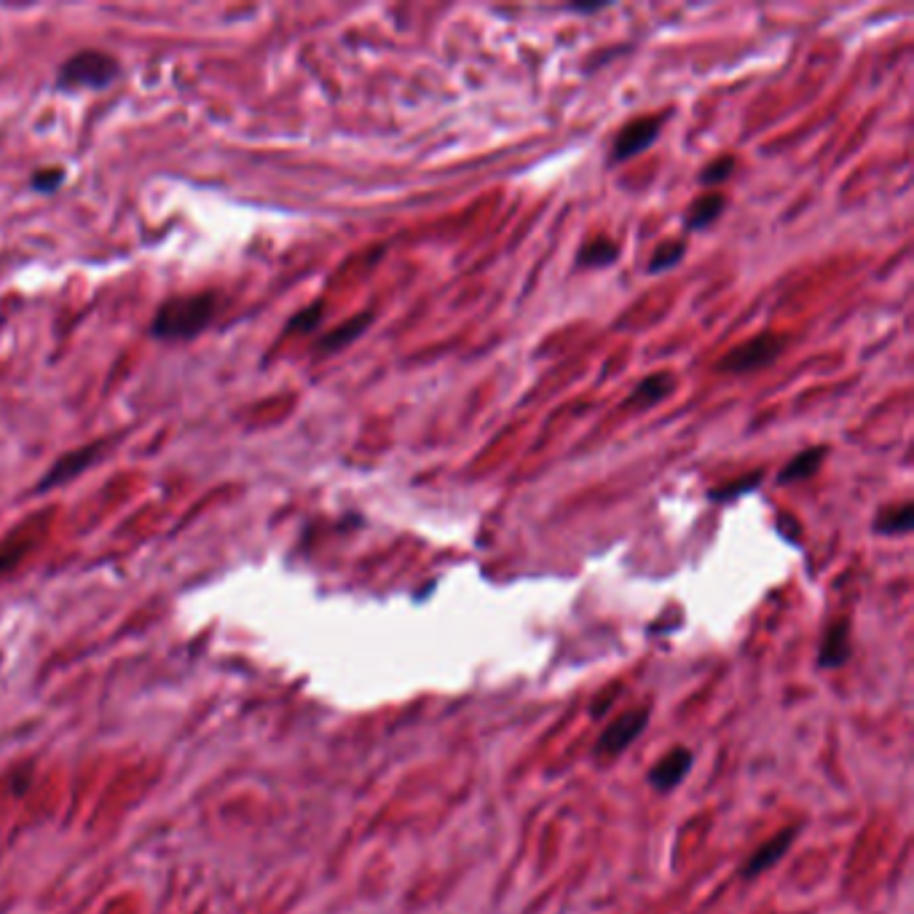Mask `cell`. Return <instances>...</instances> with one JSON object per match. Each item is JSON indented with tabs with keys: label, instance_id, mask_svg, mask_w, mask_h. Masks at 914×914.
Instances as JSON below:
<instances>
[{
	"label": "cell",
	"instance_id": "cell-17",
	"mask_svg": "<svg viewBox=\"0 0 914 914\" xmlns=\"http://www.w3.org/2000/svg\"><path fill=\"white\" fill-rule=\"evenodd\" d=\"M759 483H762V472H754V475H748V478L732 480L730 486L713 488L711 499H716V502H730V499H738V496L748 494V491H754Z\"/></svg>",
	"mask_w": 914,
	"mask_h": 914
},
{
	"label": "cell",
	"instance_id": "cell-11",
	"mask_svg": "<svg viewBox=\"0 0 914 914\" xmlns=\"http://www.w3.org/2000/svg\"><path fill=\"white\" fill-rule=\"evenodd\" d=\"M724 204L727 202H724L722 193H703V196H697L687 210V228H692V231L708 228L713 220L722 215Z\"/></svg>",
	"mask_w": 914,
	"mask_h": 914
},
{
	"label": "cell",
	"instance_id": "cell-16",
	"mask_svg": "<svg viewBox=\"0 0 914 914\" xmlns=\"http://www.w3.org/2000/svg\"><path fill=\"white\" fill-rule=\"evenodd\" d=\"M687 252V244L684 239H671V242H663L652 255V263H649V271L652 274H660V271H671L676 263L681 260V255Z\"/></svg>",
	"mask_w": 914,
	"mask_h": 914
},
{
	"label": "cell",
	"instance_id": "cell-10",
	"mask_svg": "<svg viewBox=\"0 0 914 914\" xmlns=\"http://www.w3.org/2000/svg\"><path fill=\"white\" fill-rule=\"evenodd\" d=\"M850 657V636H847V622H837L826 630L821 644V665L823 668H842Z\"/></svg>",
	"mask_w": 914,
	"mask_h": 914
},
{
	"label": "cell",
	"instance_id": "cell-8",
	"mask_svg": "<svg viewBox=\"0 0 914 914\" xmlns=\"http://www.w3.org/2000/svg\"><path fill=\"white\" fill-rule=\"evenodd\" d=\"M97 451H100V443H97V445H84V448H78V451L65 453V456H62V459H59V462L54 464V467H51V470L46 472V475H43V480L38 483V488H35V491L41 494V491H46V488L62 486V483H68V480H73L78 475V472H84L86 464H92L94 459H97Z\"/></svg>",
	"mask_w": 914,
	"mask_h": 914
},
{
	"label": "cell",
	"instance_id": "cell-18",
	"mask_svg": "<svg viewBox=\"0 0 914 914\" xmlns=\"http://www.w3.org/2000/svg\"><path fill=\"white\" fill-rule=\"evenodd\" d=\"M732 169H735V159H732V156H719V159H713L711 164L703 169L700 180H703V185H719L732 175Z\"/></svg>",
	"mask_w": 914,
	"mask_h": 914
},
{
	"label": "cell",
	"instance_id": "cell-6",
	"mask_svg": "<svg viewBox=\"0 0 914 914\" xmlns=\"http://www.w3.org/2000/svg\"><path fill=\"white\" fill-rule=\"evenodd\" d=\"M797 834H799V826H791V829L778 831L775 837L767 839V842L756 850L754 856L746 861V866H743V877L754 880V877L764 874L767 869H772V866L778 864L780 858L789 853L791 845H794V839H797Z\"/></svg>",
	"mask_w": 914,
	"mask_h": 914
},
{
	"label": "cell",
	"instance_id": "cell-13",
	"mask_svg": "<svg viewBox=\"0 0 914 914\" xmlns=\"http://www.w3.org/2000/svg\"><path fill=\"white\" fill-rule=\"evenodd\" d=\"M912 526H914V507L909 502L882 510V515L877 518V523H874V529L880 531V534H888V537H901V534H909Z\"/></svg>",
	"mask_w": 914,
	"mask_h": 914
},
{
	"label": "cell",
	"instance_id": "cell-5",
	"mask_svg": "<svg viewBox=\"0 0 914 914\" xmlns=\"http://www.w3.org/2000/svg\"><path fill=\"white\" fill-rule=\"evenodd\" d=\"M660 126H663V118L657 116H644L625 124V129H622L620 135H617V140H614L612 159L628 161L633 159L636 153L646 151L649 145L655 143L657 135H660Z\"/></svg>",
	"mask_w": 914,
	"mask_h": 914
},
{
	"label": "cell",
	"instance_id": "cell-14",
	"mask_svg": "<svg viewBox=\"0 0 914 914\" xmlns=\"http://www.w3.org/2000/svg\"><path fill=\"white\" fill-rule=\"evenodd\" d=\"M370 319H373V314H360V317H354V319H349V322H344L341 328L330 330L328 336L319 341V349H325V352L344 349V346L352 344L354 338H360L362 333L368 330Z\"/></svg>",
	"mask_w": 914,
	"mask_h": 914
},
{
	"label": "cell",
	"instance_id": "cell-20",
	"mask_svg": "<svg viewBox=\"0 0 914 914\" xmlns=\"http://www.w3.org/2000/svg\"><path fill=\"white\" fill-rule=\"evenodd\" d=\"M322 311H325L322 303H311L309 309H303L301 314H295V317L290 319V330H303V333H309V330L317 328V322L322 319Z\"/></svg>",
	"mask_w": 914,
	"mask_h": 914
},
{
	"label": "cell",
	"instance_id": "cell-1",
	"mask_svg": "<svg viewBox=\"0 0 914 914\" xmlns=\"http://www.w3.org/2000/svg\"><path fill=\"white\" fill-rule=\"evenodd\" d=\"M218 311V295L193 293L169 298L153 314L151 333L159 341H191L207 330Z\"/></svg>",
	"mask_w": 914,
	"mask_h": 914
},
{
	"label": "cell",
	"instance_id": "cell-9",
	"mask_svg": "<svg viewBox=\"0 0 914 914\" xmlns=\"http://www.w3.org/2000/svg\"><path fill=\"white\" fill-rule=\"evenodd\" d=\"M673 376L671 373H655V376H646L641 384L636 386V392L628 397L630 408H638V411H646V408H652L655 403H663L665 397L673 392Z\"/></svg>",
	"mask_w": 914,
	"mask_h": 914
},
{
	"label": "cell",
	"instance_id": "cell-4",
	"mask_svg": "<svg viewBox=\"0 0 914 914\" xmlns=\"http://www.w3.org/2000/svg\"><path fill=\"white\" fill-rule=\"evenodd\" d=\"M646 722H649V711L641 708V711H628L622 713L620 719H614L604 732H601V738H598L596 746V756L598 759H612V756H620L625 748L633 743V740L646 730Z\"/></svg>",
	"mask_w": 914,
	"mask_h": 914
},
{
	"label": "cell",
	"instance_id": "cell-12",
	"mask_svg": "<svg viewBox=\"0 0 914 914\" xmlns=\"http://www.w3.org/2000/svg\"><path fill=\"white\" fill-rule=\"evenodd\" d=\"M823 459H826V448H810V451L797 453V456L783 467V472H780V483H797V480L810 478V475L818 472Z\"/></svg>",
	"mask_w": 914,
	"mask_h": 914
},
{
	"label": "cell",
	"instance_id": "cell-15",
	"mask_svg": "<svg viewBox=\"0 0 914 914\" xmlns=\"http://www.w3.org/2000/svg\"><path fill=\"white\" fill-rule=\"evenodd\" d=\"M617 255H620V247L612 239L598 236V239H590L579 250V266H609V263L617 260Z\"/></svg>",
	"mask_w": 914,
	"mask_h": 914
},
{
	"label": "cell",
	"instance_id": "cell-3",
	"mask_svg": "<svg viewBox=\"0 0 914 914\" xmlns=\"http://www.w3.org/2000/svg\"><path fill=\"white\" fill-rule=\"evenodd\" d=\"M783 346H786L783 338L764 333V336L751 338L738 349H732L730 354H724L722 360L716 362V368L724 370V373H751V370L767 368L770 362L778 360Z\"/></svg>",
	"mask_w": 914,
	"mask_h": 914
},
{
	"label": "cell",
	"instance_id": "cell-7",
	"mask_svg": "<svg viewBox=\"0 0 914 914\" xmlns=\"http://www.w3.org/2000/svg\"><path fill=\"white\" fill-rule=\"evenodd\" d=\"M692 770V751L689 748H673L649 770V783L657 791H673L681 780Z\"/></svg>",
	"mask_w": 914,
	"mask_h": 914
},
{
	"label": "cell",
	"instance_id": "cell-2",
	"mask_svg": "<svg viewBox=\"0 0 914 914\" xmlns=\"http://www.w3.org/2000/svg\"><path fill=\"white\" fill-rule=\"evenodd\" d=\"M118 78V59L105 51H78L68 62H62L57 73L59 89H102Z\"/></svg>",
	"mask_w": 914,
	"mask_h": 914
},
{
	"label": "cell",
	"instance_id": "cell-19",
	"mask_svg": "<svg viewBox=\"0 0 914 914\" xmlns=\"http://www.w3.org/2000/svg\"><path fill=\"white\" fill-rule=\"evenodd\" d=\"M65 183V169H38L33 175V188L41 193H51L57 191L59 185Z\"/></svg>",
	"mask_w": 914,
	"mask_h": 914
}]
</instances>
